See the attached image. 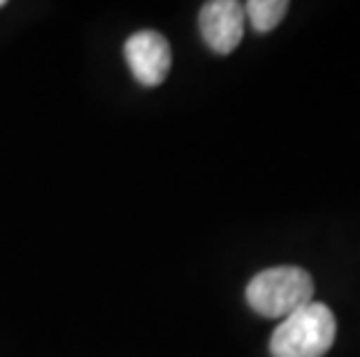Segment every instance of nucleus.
<instances>
[{
    "label": "nucleus",
    "mask_w": 360,
    "mask_h": 357,
    "mask_svg": "<svg viewBox=\"0 0 360 357\" xmlns=\"http://www.w3.org/2000/svg\"><path fill=\"white\" fill-rule=\"evenodd\" d=\"M244 5L235 0H210L202 5L198 24L205 44L214 54H233L244 37Z\"/></svg>",
    "instance_id": "obj_4"
},
{
    "label": "nucleus",
    "mask_w": 360,
    "mask_h": 357,
    "mask_svg": "<svg viewBox=\"0 0 360 357\" xmlns=\"http://www.w3.org/2000/svg\"><path fill=\"white\" fill-rule=\"evenodd\" d=\"M337 337L333 311L321 302H311L277 325L270 339L272 357H323Z\"/></svg>",
    "instance_id": "obj_1"
},
{
    "label": "nucleus",
    "mask_w": 360,
    "mask_h": 357,
    "mask_svg": "<svg viewBox=\"0 0 360 357\" xmlns=\"http://www.w3.org/2000/svg\"><path fill=\"white\" fill-rule=\"evenodd\" d=\"M0 7H5V0H0Z\"/></svg>",
    "instance_id": "obj_6"
},
{
    "label": "nucleus",
    "mask_w": 360,
    "mask_h": 357,
    "mask_svg": "<svg viewBox=\"0 0 360 357\" xmlns=\"http://www.w3.org/2000/svg\"><path fill=\"white\" fill-rule=\"evenodd\" d=\"M124 54L130 72L142 86H158L170 74V42L156 30H137V33H133L124 44Z\"/></svg>",
    "instance_id": "obj_3"
},
{
    "label": "nucleus",
    "mask_w": 360,
    "mask_h": 357,
    "mask_svg": "<svg viewBox=\"0 0 360 357\" xmlns=\"http://www.w3.org/2000/svg\"><path fill=\"white\" fill-rule=\"evenodd\" d=\"M314 281L300 267H270L249 281L247 302L263 318H288L311 304Z\"/></svg>",
    "instance_id": "obj_2"
},
{
    "label": "nucleus",
    "mask_w": 360,
    "mask_h": 357,
    "mask_svg": "<svg viewBox=\"0 0 360 357\" xmlns=\"http://www.w3.org/2000/svg\"><path fill=\"white\" fill-rule=\"evenodd\" d=\"M286 12H288L286 0H249L244 5V17L251 21V28L256 33H270L272 28H277L281 24Z\"/></svg>",
    "instance_id": "obj_5"
}]
</instances>
